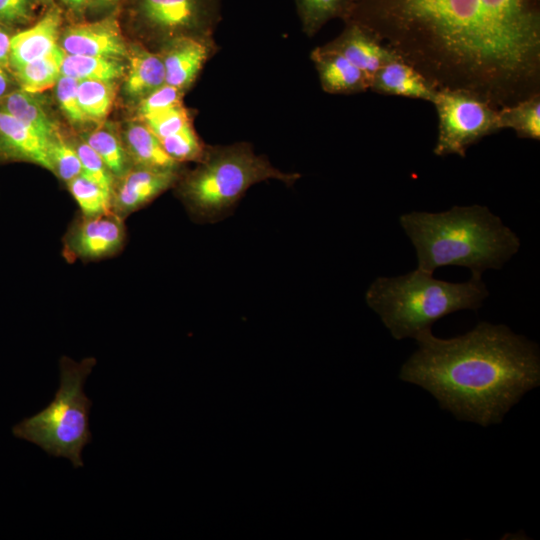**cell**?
<instances>
[{"label":"cell","mask_w":540,"mask_h":540,"mask_svg":"<svg viewBox=\"0 0 540 540\" xmlns=\"http://www.w3.org/2000/svg\"><path fill=\"white\" fill-rule=\"evenodd\" d=\"M347 21L438 89L497 109L540 93V0H354Z\"/></svg>","instance_id":"cell-1"},{"label":"cell","mask_w":540,"mask_h":540,"mask_svg":"<svg viewBox=\"0 0 540 540\" xmlns=\"http://www.w3.org/2000/svg\"><path fill=\"white\" fill-rule=\"evenodd\" d=\"M415 340L418 348L402 365L399 378L428 391L459 420L484 427L499 424L540 384L537 344L506 325L480 322L449 339L427 330Z\"/></svg>","instance_id":"cell-2"},{"label":"cell","mask_w":540,"mask_h":540,"mask_svg":"<svg viewBox=\"0 0 540 540\" xmlns=\"http://www.w3.org/2000/svg\"><path fill=\"white\" fill-rule=\"evenodd\" d=\"M399 223L415 248L417 268L429 273L454 265L482 275L501 269L520 248L519 237L486 206L413 211L401 215Z\"/></svg>","instance_id":"cell-3"},{"label":"cell","mask_w":540,"mask_h":540,"mask_svg":"<svg viewBox=\"0 0 540 540\" xmlns=\"http://www.w3.org/2000/svg\"><path fill=\"white\" fill-rule=\"evenodd\" d=\"M489 295L482 275L468 281L447 282L416 268L397 277L376 278L365 294L367 305L396 340L416 338L444 316L478 310Z\"/></svg>","instance_id":"cell-4"},{"label":"cell","mask_w":540,"mask_h":540,"mask_svg":"<svg viewBox=\"0 0 540 540\" xmlns=\"http://www.w3.org/2000/svg\"><path fill=\"white\" fill-rule=\"evenodd\" d=\"M298 173H285L265 157L256 155L248 143L207 146L197 166L180 175L177 195L189 215L200 222L222 219L254 184L276 179L293 184Z\"/></svg>","instance_id":"cell-5"},{"label":"cell","mask_w":540,"mask_h":540,"mask_svg":"<svg viewBox=\"0 0 540 540\" xmlns=\"http://www.w3.org/2000/svg\"><path fill=\"white\" fill-rule=\"evenodd\" d=\"M96 363L95 357L76 362L62 356L60 384L53 400L14 425L13 435L37 445L50 456L68 459L74 468L83 467L82 450L92 442L89 427L92 401L85 394L84 385Z\"/></svg>","instance_id":"cell-6"},{"label":"cell","mask_w":540,"mask_h":540,"mask_svg":"<svg viewBox=\"0 0 540 540\" xmlns=\"http://www.w3.org/2000/svg\"><path fill=\"white\" fill-rule=\"evenodd\" d=\"M124 1L130 23L145 38L161 46L182 36L213 41L214 29L221 18V0Z\"/></svg>","instance_id":"cell-7"},{"label":"cell","mask_w":540,"mask_h":540,"mask_svg":"<svg viewBox=\"0 0 540 540\" xmlns=\"http://www.w3.org/2000/svg\"><path fill=\"white\" fill-rule=\"evenodd\" d=\"M438 117L436 156H466L468 148L501 130L498 109L460 89L439 88L432 101Z\"/></svg>","instance_id":"cell-8"},{"label":"cell","mask_w":540,"mask_h":540,"mask_svg":"<svg viewBox=\"0 0 540 540\" xmlns=\"http://www.w3.org/2000/svg\"><path fill=\"white\" fill-rule=\"evenodd\" d=\"M124 219L112 212L86 217L81 214L69 225L62 239L67 262H97L119 254L126 243Z\"/></svg>","instance_id":"cell-9"},{"label":"cell","mask_w":540,"mask_h":540,"mask_svg":"<svg viewBox=\"0 0 540 540\" xmlns=\"http://www.w3.org/2000/svg\"><path fill=\"white\" fill-rule=\"evenodd\" d=\"M59 47L66 54L127 59L129 44L116 14L94 21H74L62 27Z\"/></svg>","instance_id":"cell-10"},{"label":"cell","mask_w":540,"mask_h":540,"mask_svg":"<svg viewBox=\"0 0 540 540\" xmlns=\"http://www.w3.org/2000/svg\"><path fill=\"white\" fill-rule=\"evenodd\" d=\"M181 170L133 166L114 184L111 211L124 219L174 187Z\"/></svg>","instance_id":"cell-11"},{"label":"cell","mask_w":540,"mask_h":540,"mask_svg":"<svg viewBox=\"0 0 540 540\" xmlns=\"http://www.w3.org/2000/svg\"><path fill=\"white\" fill-rule=\"evenodd\" d=\"M63 19L62 8L54 3L35 23L12 35L8 62L11 72L59 47Z\"/></svg>","instance_id":"cell-12"},{"label":"cell","mask_w":540,"mask_h":540,"mask_svg":"<svg viewBox=\"0 0 540 540\" xmlns=\"http://www.w3.org/2000/svg\"><path fill=\"white\" fill-rule=\"evenodd\" d=\"M214 51V41L182 36L165 42L159 55L165 69V83L186 91Z\"/></svg>","instance_id":"cell-13"},{"label":"cell","mask_w":540,"mask_h":540,"mask_svg":"<svg viewBox=\"0 0 540 540\" xmlns=\"http://www.w3.org/2000/svg\"><path fill=\"white\" fill-rule=\"evenodd\" d=\"M325 46L343 55L370 79L383 65L398 58L375 34L353 21H346L343 31Z\"/></svg>","instance_id":"cell-14"},{"label":"cell","mask_w":540,"mask_h":540,"mask_svg":"<svg viewBox=\"0 0 540 540\" xmlns=\"http://www.w3.org/2000/svg\"><path fill=\"white\" fill-rule=\"evenodd\" d=\"M48 147L32 128L0 110V161L28 162L51 172Z\"/></svg>","instance_id":"cell-15"},{"label":"cell","mask_w":540,"mask_h":540,"mask_svg":"<svg viewBox=\"0 0 540 540\" xmlns=\"http://www.w3.org/2000/svg\"><path fill=\"white\" fill-rule=\"evenodd\" d=\"M311 59L325 92L355 94L369 90L370 77L340 53L324 45L311 52Z\"/></svg>","instance_id":"cell-16"},{"label":"cell","mask_w":540,"mask_h":540,"mask_svg":"<svg viewBox=\"0 0 540 540\" xmlns=\"http://www.w3.org/2000/svg\"><path fill=\"white\" fill-rule=\"evenodd\" d=\"M369 90L432 103L438 88L417 69L398 57L383 65L372 76Z\"/></svg>","instance_id":"cell-17"},{"label":"cell","mask_w":540,"mask_h":540,"mask_svg":"<svg viewBox=\"0 0 540 540\" xmlns=\"http://www.w3.org/2000/svg\"><path fill=\"white\" fill-rule=\"evenodd\" d=\"M123 93L135 105L165 83L161 56L139 44L129 45Z\"/></svg>","instance_id":"cell-18"},{"label":"cell","mask_w":540,"mask_h":540,"mask_svg":"<svg viewBox=\"0 0 540 540\" xmlns=\"http://www.w3.org/2000/svg\"><path fill=\"white\" fill-rule=\"evenodd\" d=\"M120 134L133 166L181 170L182 164L165 152L160 140L141 120L130 121Z\"/></svg>","instance_id":"cell-19"},{"label":"cell","mask_w":540,"mask_h":540,"mask_svg":"<svg viewBox=\"0 0 540 540\" xmlns=\"http://www.w3.org/2000/svg\"><path fill=\"white\" fill-rule=\"evenodd\" d=\"M36 95L17 88L0 99V110L32 128L50 144L62 133Z\"/></svg>","instance_id":"cell-20"},{"label":"cell","mask_w":540,"mask_h":540,"mask_svg":"<svg viewBox=\"0 0 540 540\" xmlns=\"http://www.w3.org/2000/svg\"><path fill=\"white\" fill-rule=\"evenodd\" d=\"M127 61L123 59L66 54L61 64V75L77 80L113 81L124 77Z\"/></svg>","instance_id":"cell-21"},{"label":"cell","mask_w":540,"mask_h":540,"mask_svg":"<svg viewBox=\"0 0 540 540\" xmlns=\"http://www.w3.org/2000/svg\"><path fill=\"white\" fill-rule=\"evenodd\" d=\"M64 55L65 52L58 47L52 53L12 71L18 87L32 94H40L55 87L61 76Z\"/></svg>","instance_id":"cell-22"},{"label":"cell","mask_w":540,"mask_h":540,"mask_svg":"<svg viewBox=\"0 0 540 540\" xmlns=\"http://www.w3.org/2000/svg\"><path fill=\"white\" fill-rule=\"evenodd\" d=\"M83 140L101 157L115 181L133 167L124 148L121 134L112 126H98Z\"/></svg>","instance_id":"cell-23"},{"label":"cell","mask_w":540,"mask_h":540,"mask_svg":"<svg viewBox=\"0 0 540 540\" xmlns=\"http://www.w3.org/2000/svg\"><path fill=\"white\" fill-rule=\"evenodd\" d=\"M499 126L522 139L540 140V93L498 109Z\"/></svg>","instance_id":"cell-24"},{"label":"cell","mask_w":540,"mask_h":540,"mask_svg":"<svg viewBox=\"0 0 540 540\" xmlns=\"http://www.w3.org/2000/svg\"><path fill=\"white\" fill-rule=\"evenodd\" d=\"M303 31L314 36L328 21L341 18L347 21L354 0H295Z\"/></svg>","instance_id":"cell-25"},{"label":"cell","mask_w":540,"mask_h":540,"mask_svg":"<svg viewBox=\"0 0 540 540\" xmlns=\"http://www.w3.org/2000/svg\"><path fill=\"white\" fill-rule=\"evenodd\" d=\"M115 84L113 81H79L78 102L88 122L100 124L106 119L115 100Z\"/></svg>","instance_id":"cell-26"},{"label":"cell","mask_w":540,"mask_h":540,"mask_svg":"<svg viewBox=\"0 0 540 540\" xmlns=\"http://www.w3.org/2000/svg\"><path fill=\"white\" fill-rule=\"evenodd\" d=\"M67 188L81 215L93 217L112 212L111 196L83 174L69 181Z\"/></svg>","instance_id":"cell-27"},{"label":"cell","mask_w":540,"mask_h":540,"mask_svg":"<svg viewBox=\"0 0 540 540\" xmlns=\"http://www.w3.org/2000/svg\"><path fill=\"white\" fill-rule=\"evenodd\" d=\"M165 152L176 162H198L204 156L207 146L195 132L192 122L178 132L160 140Z\"/></svg>","instance_id":"cell-28"},{"label":"cell","mask_w":540,"mask_h":540,"mask_svg":"<svg viewBox=\"0 0 540 540\" xmlns=\"http://www.w3.org/2000/svg\"><path fill=\"white\" fill-rule=\"evenodd\" d=\"M51 172L66 184L82 173V166L73 142L62 134L48 147Z\"/></svg>","instance_id":"cell-29"},{"label":"cell","mask_w":540,"mask_h":540,"mask_svg":"<svg viewBox=\"0 0 540 540\" xmlns=\"http://www.w3.org/2000/svg\"><path fill=\"white\" fill-rule=\"evenodd\" d=\"M82 166V173L105 190L112 198L115 179L101 157L83 139L73 142Z\"/></svg>","instance_id":"cell-30"},{"label":"cell","mask_w":540,"mask_h":540,"mask_svg":"<svg viewBox=\"0 0 540 540\" xmlns=\"http://www.w3.org/2000/svg\"><path fill=\"white\" fill-rule=\"evenodd\" d=\"M138 119V118H137ZM159 140L166 138L191 122L189 111L179 104L139 118Z\"/></svg>","instance_id":"cell-31"},{"label":"cell","mask_w":540,"mask_h":540,"mask_svg":"<svg viewBox=\"0 0 540 540\" xmlns=\"http://www.w3.org/2000/svg\"><path fill=\"white\" fill-rule=\"evenodd\" d=\"M78 84L79 80L61 75L55 85V95L60 110L67 120L75 126L88 122L78 102Z\"/></svg>","instance_id":"cell-32"},{"label":"cell","mask_w":540,"mask_h":540,"mask_svg":"<svg viewBox=\"0 0 540 540\" xmlns=\"http://www.w3.org/2000/svg\"><path fill=\"white\" fill-rule=\"evenodd\" d=\"M184 91L164 83L144 98L136 106V118L159 112L170 107L182 104Z\"/></svg>","instance_id":"cell-33"},{"label":"cell","mask_w":540,"mask_h":540,"mask_svg":"<svg viewBox=\"0 0 540 540\" xmlns=\"http://www.w3.org/2000/svg\"><path fill=\"white\" fill-rule=\"evenodd\" d=\"M38 6L36 0H0V25L10 30L29 25Z\"/></svg>","instance_id":"cell-34"},{"label":"cell","mask_w":540,"mask_h":540,"mask_svg":"<svg viewBox=\"0 0 540 540\" xmlns=\"http://www.w3.org/2000/svg\"><path fill=\"white\" fill-rule=\"evenodd\" d=\"M60 7L72 17L81 18L89 9L92 0H58Z\"/></svg>","instance_id":"cell-35"},{"label":"cell","mask_w":540,"mask_h":540,"mask_svg":"<svg viewBox=\"0 0 540 540\" xmlns=\"http://www.w3.org/2000/svg\"><path fill=\"white\" fill-rule=\"evenodd\" d=\"M19 88L11 70L0 65V99Z\"/></svg>","instance_id":"cell-36"},{"label":"cell","mask_w":540,"mask_h":540,"mask_svg":"<svg viewBox=\"0 0 540 540\" xmlns=\"http://www.w3.org/2000/svg\"><path fill=\"white\" fill-rule=\"evenodd\" d=\"M13 34L10 29L0 25V65L7 68H9V47Z\"/></svg>","instance_id":"cell-37"},{"label":"cell","mask_w":540,"mask_h":540,"mask_svg":"<svg viewBox=\"0 0 540 540\" xmlns=\"http://www.w3.org/2000/svg\"><path fill=\"white\" fill-rule=\"evenodd\" d=\"M123 0H92L89 9L97 11H108L110 14L113 10L118 9Z\"/></svg>","instance_id":"cell-38"},{"label":"cell","mask_w":540,"mask_h":540,"mask_svg":"<svg viewBox=\"0 0 540 540\" xmlns=\"http://www.w3.org/2000/svg\"><path fill=\"white\" fill-rule=\"evenodd\" d=\"M38 5L48 7L52 4H54V0H36Z\"/></svg>","instance_id":"cell-39"}]
</instances>
